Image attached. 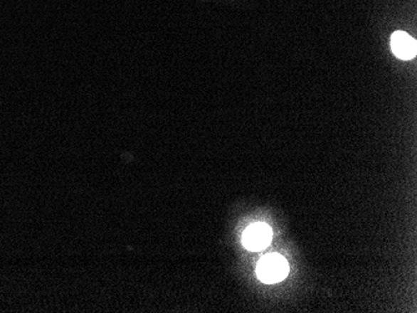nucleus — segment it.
I'll use <instances>...</instances> for the list:
<instances>
[{
	"instance_id": "1",
	"label": "nucleus",
	"mask_w": 417,
	"mask_h": 313,
	"mask_svg": "<svg viewBox=\"0 0 417 313\" xmlns=\"http://www.w3.org/2000/svg\"><path fill=\"white\" fill-rule=\"evenodd\" d=\"M289 273V265L280 255H268L260 260L258 276L265 283L283 281Z\"/></svg>"
},
{
	"instance_id": "2",
	"label": "nucleus",
	"mask_w": 417,
	"mask_h": 313,
	"mask_svg": "<svg viewBox=\"0 0 417 313\" xmlns=\"http://www.w3.org/2000/svg\"><path fill=\"white\" fill-rule=\"evenodd\" d=\"M271 238H273V231L268 225L254 223L246 228L243 236V243L250 251H260L269 246Z\"/></svg>"
},
{
	"instance_id": "3",
	"label": "nucleus",
	"mask_w": 417,
	"mask_h": 313,
	"mask_svg": "<svg viewBox=\"0 0 417 313\" xmlns=\"http://www.w3.org/2000/svg\"><path fill=\"white\" fill-rule=\"evenodd\" d=\"M394 54L402 60H410L416 55V41L405 31H395L391 36Z\"/></svg>"
}]
</instances>
